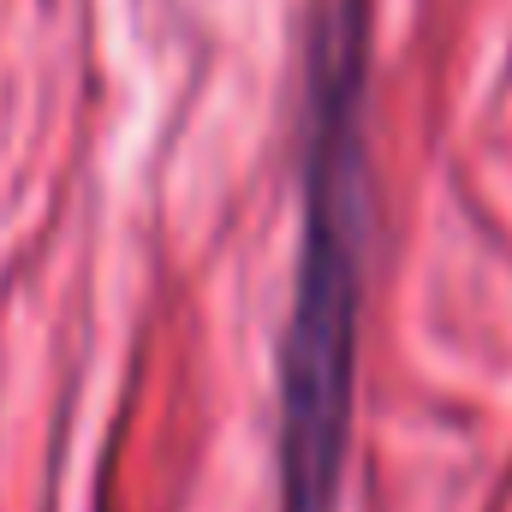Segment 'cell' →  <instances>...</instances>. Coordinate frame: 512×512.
I'll list each match as a JSON object with an SVG mask.
<instances>
[{
    "label": "cell",
    "mask_w": 512,
    "mask_h": 512,
    "mask_svg": "<svg viewBox=\"0 0 512 512\" xmlns=\"http://www.w3.org/2000/svg\"><path fill=\"white\" fill-rule=\"evenodd\" d=\"M370 0H328L304 72V227L280 334V512H340L370 268Z\"/></svg>",
    "instance_id": "obj_1"
}]
</instances>
